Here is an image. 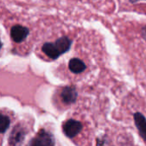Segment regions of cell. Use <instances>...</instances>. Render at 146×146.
<instances>
[{"label":"cell","instance_id":"cell-6","mask_svg":"<svg viewBox=\"0 0 146 146\" xmlns=\"http://www.w3.org/2000/svg\"><path fill=\"white\" fill-rule=\"evenodd\" d=\"M61 98L65 104L70 105L76 102L78 98V92L74 86H66L61 92Z\"/></svg>","mask_w":146,"mask_h":146},{"label":"cell","instance_id":"cell-8","mask_svg":"<svg viewBox=\"0 0 146 146\" xmlns=\"http://www.w3.org/2000/svg\"><path fill=\"white\" fill-rule=\"evenodd\" d=\"M68 68L74 74H80L86 69V65L79 58H72L68 62Z\"/></svg>","mask_w":146,"mask_h":146},{"label":"cell","instance_id":"cell-10","mask_svg":"<svg viewBox=\"0 0 146 146\" xmlns=\"http://www.w3.org/2000/svg\"><path fill=\"white\" fill-rule=\"evenodd\" d=\"M141 34H142V37H143V38L145 40V42H146V26L145 27H144L142 28Z\"/></svg>","mask_w":146,"mask_h":146},{"label":"cell","instance_id":"cell-1","mask_svg":"<svg viewBox=\"0 0 146 146\" xmlns=\"http://www.w3.org/2000/svg\"><path fill=\"white\" fill-rule=\"evenodd\" d=\"M72 45V40L63 36L56 40V42H47L42 46V51L50 59L56 60L60 56L68 52Z\"/></svg>","mask_w":146,"mask_h":146},{"label":"cell","instance_id":"cell-5","mask_svg":"<svg viewBox=\"0 0 146 146\" xmlns=\"http://www.w3.org/2000/svg\"><path fill=\"white\" fill-rule=\"evenodd\" d=\"M29 34V29L21 25H15L11 27L10 37L15 43L23 42Z\"/></svg>","mask_w":146,"mask_h":146},{"label":"cell","instance_id":"cell-9","mask_svg":"<svg viewBox=\"0 0 146 146\" xmlns=\"http://www.w3.org/2000/svg\"><path fill=\"white\" fill-rule=\"evenodd\" d=\"M9 126H10L9 118L7 115L2 114L1 118H0V132H1V133H3V134L5 133L6 131L9 129Z\"/></svg>","mask_w":146,"mask_h":146},{"label":"cell","instance_id":"cell-2","mask_svg":"<svg viewBox=\"0 0 146 146\" xmlns=\"http://www.w3.org/2000/svg\"><path fill=\"white\" fill-rule=\"evenodd\" d=\"M56 141L54 136L44 129H41L37 136L33 138L30 142L29 145L32 146H53L55 145Z\"/></svg>","mask_w":146,"mask_h":146},{"label":"cell","instance_id":"cell-11","mask_svg":"<svg viewBox=\"0 0 146 146\" xmlns=\"http://www.w3.org/2000/svg\"><path fill=\"white\" fill-rule=\"evenodd\" d=\"M132 3H138V2H139V1H141V0H129Z\"/></svg>","mask_w":146,"mask_h":146},{"label":"cell","instance_id":"cell-7","mask_svg":"<svg viewBox=\"0 0 146 146\" xmlns=\"http://www.w3.org/2000/svg\"><path fill=\"white\" fill-rule=\"evenodd\" d=\"M134 123L139 130V133L140 137L146 141V118L139 112H136L133 115Z\"/></svg>","mask_w":146,"mask_h":146},{"label":"cell","instance_id":"cell-4","mask_svg":"<svg viewBox=\"0 0 146 146\" xmlns=\"http://www.w3.org/2000/svg\"><path fill=\"white\" fill-rule=\"evenodd\" d=\"M27 132L21 125H16L11 131L9 138V144L10 145H21L26 138Z\"/></svg>","mask_w":146,"mask_h":146},{"label":"cell","instance_id":"cell-3","mask_svg":"<svg viewBox=\"0 0 146 146\" xmlns=\"http://www.w3.org/2000/svg\"><path fill=\"white\" fill-rule=\"evenodd\" d=\"M82 128V123L79 121H75L73 119L68 120L62 126L64 134L69 139H73L77 136L81 132Z\"/></svg>","mask_w":146,"mask_h":146}]
</instances>
